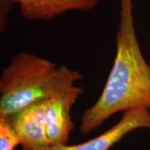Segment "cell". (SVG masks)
<instances>
[{"label": "cell", "mask_w": 150, "mask_h": 150, "mask_svg": "<svg viewBox=\"0 0 150 150\" xmlns=\"http://www.w3.org/2000/svg\"><path fill=\"white\" fill-rule=\"evenodd\" d=\"M133 11L134 0H120L115 60L99 99L81 116V134L98 129L118 112L150 110V65L140 50Z\"/></svg>", "instance_id": "obj_1"}, {"label": "cell", "mask_w": 150, "mask_h": 150, "mask_svg": "<svg viewBox=\"0 0 150 150\" xmlns=\"http://www.w3.org/2000/svg\"><path fill=\"white\" fill-rule=\"evenodd\" d=\"M82 79L79 72L65 65L27 52L17 54L0 77V118L69 91Z\"/></svg>", "instance_id": "obj_2"}, {"label": "cell", "mask_w": 150, "mask_h": 150, "mask_svg": "<svg viewBox=\"0 0 150 150\" xmlns=\"http://www.w3.org/2000/svg\"><path fill=\"white\" fill-rule=\"evenodd\" d=\"M49 99L26 106L3 118L16 131L23 150H45L50 147L46 135V109Z\"/></svg>", "instance_id": "obj_3"}, {"label": "cell", "mask_w": 150, "mask_h": 150, "mask_svg": "<svg viewBox=\"0 0 150 150\" xmlns=\"http://www.w3.org/2000/svg\"><path fill=\"white\" fill-rule=\"evenodd\" d=\"M83 88L75 86L72 89L49 99L46 109V135L50 147L66 145L74 129L71 109Z\"/></svg>", "instance_id": "obj_4"}, {"label": "cell", "mask_w": 150, "mask_h": 150, "mask_svg": "<svg viewBox=\"0 0 150 150\" xmlns=\"http://www.w3.org/2000/svg\"><path fill=\"white\" fill-rule=\"evenodd\" d=\"M147 129L150 131V110L139 108L124 112L118 122L100 136L83 143L58 145L45 150H109L112 146L133 131Z\"/></svg>", "instance_id": "obj_5"}, {"label": "cell", "mask_w": 150, "mask_h": 150, "mask_svg": "<svg viewBox=\"0 0 150 150\" xmlns=\"http://www.w3.org/2000/svg\"><path fill=\"white\" fill-rule=\"evenodd\" d=\"M18 4L20 13L30 21H51L72 11H89L100 0H12Z\"/></svg>", "instance_id": "obj_6"}, {"label": "cell", "mask_w": 150, "mask_h": 150, "mask_svg": "<svg viewBox=\"0 0 150 150\" xmlns=\"http://www.w3.org/2000/svg\"><path fill=\"white\" fill-rule=\"evenodd\" d=\"M20 142L16 131L3 118H0V150H14Z\"/></svg>", "instance_id": "obj_7"}]
</instances>
